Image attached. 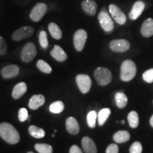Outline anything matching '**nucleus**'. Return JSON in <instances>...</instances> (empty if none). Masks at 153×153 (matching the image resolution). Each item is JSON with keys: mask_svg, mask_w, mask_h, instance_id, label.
<instances>
[{"mask_svg": "<svg viewBox=\"0 0 153 153\" xmlns=\"http://www.w3.org/2000/svg\"><path fill=\"white\" fill-rule=\"evenodd\" d=\"M0 137L7 143L15 145L20 140V135L16 129L8 123H0Z\"/></svg>", "mask_w": 153, "mask_h": 153, "instance_id": "f257e3e1", "label": "nucleus"}, {"mask_svg": "<svg viewBox=\"0 0 153 153\" xmlns=\"http://www.w3.org/2000/svg\"><path fill=\"white\" fill-rule=\"evenodd\" d=\"M137 68L135 62L131 60L123 61L120 67V78L123 82H129L135 77Z\"/></svg>", "mask_w": 153, "mask_h": 153, "instance_id": "f03ea898", "label": "nucleus"}, {"mask_svg": "<svg viewBox=\"0 0 153 153\" xmlns=\"http://www.w3.org/2000/svg\"><path fill=\"white\" fill-rule=\"evenodd\" d=\"M94 77L99 85L106 86L111 82L112 74L108 68H98L94 71Z\"/></svg>", "mask_w": 153, "mask_h": 153, "instance_id": "7ed1b4c3", "label": "nucleus"}, {"mask_svg": "<svg viewBox=\"0 0 153 153\" xmlns=\"http://www.w3.org/2000/svg\"><path fill=\"white\" fill-rule=\"evenodd\" d=\"M98 19L101 28L106 32H111L114 27V24L111 17L106 12V11H101L99 14Z\"/></svg>", "mask_w": 153, "mask_h": 153, "instance_id": "20e7f679", "label": "nucleus"}, {"mask_svg": "<svg viewBox=\"0 0 153 153\" xmlns=\"http://www.w3.org/2000/svg\"><path fill=\"white\" fill-rule=\"evenodd\" d=\"M36 54H37V51L34 44L28 43L23 48L21 57L24 62H30L33 60L34 57L36 56Z\"/></svg>", "mask_w": 153, "mask_h": 153, "instance_id": "39448f33", "label": "nucleus"}, {"mask_svg": "<svg viewBox=\"0 0 153 153\" xmlns=\"http://www.w3.org/2000/svg\"><path fill=\"white\" fill-rule=\"evenodd\" d=\"M87 39V33L83 29L76 30L74 35L73 41L74 48L78 52H81L85 48V45Z\"/></svg>", "mask_w": 153, "mask_h": 153, "instance_id": "423d86ee", "label": "nucleus"}, {"mask_svg": "<svg viewBox=\"0 0 153 153\" xmlns=\"http://www.w3.org/2000/svg\"><path fill=\"white\" fill-rule=\"evenodd\" d=\"M76 82L82 94L89 92L91 87V80L89 76L87 74H78L76 76Z\"/></svg>", "mask_w": 153, "mask_h": 153, "instance_id": "0eeeda50", "label": "nucleus"}, {"mask_svg": "<svg viewBox=\"0 0 153 153\" xmlns=\"http://www.w3.org/2000/svg\"><path fill=\"white\" fill-rule=\"evenodd\" d=\"M130 47H131V44L127 40L125 39L113 40L109 43L110 49L116 53L126 52L128 51Z\"/></svg>", "mask_w": 153, "mask_h": 153, "instance_id": "6e6552de", "label": "nucleus"}, {"mask_svg": "<svg viewBox=\"0 0 153 153\" xmlns=\"http://www.w3.org/2000/svg\"><path fill=\"white\" fill-rule=\"evenodd\" d=\"M47 11V6L43 3H38L33 7L30 14V18L35 22H39Z\"/></svg>", "mask_w": 153, "mask_h": 153, "instance_id": "1a4fd4ad", "label": "nucleus"}, {"mask_svg": "<svg viewBox=\"0 0 153 153\" xmlns=\"http://www.w3.org/2000/svg\"><path fill=\"white\" fill-rule=\"evenodd\" d=\"M109 12L115 22L120 25H123L126 22V16L118 6L115 4H110L108 7Z\"/></svg>", "mask_w": 153, "mask_h": 153, "instance_id": "9d476101", "label": "nucleus"}, {"mask_svg": "<svg viewBox=\"0 0 153 153\" xmlns=\"http://www.w3.org/2000/svg\"><path fill=\"white\" fill-rule=\"evenodd\" d=\"M33 28L30 26H24V27L19 28L13 33L12 38L15 41H22V40L30 37L33 34Z\"/></svg>", "mask_w": 153, "mask_h": 153, "instance_id": "9b49d317", "label": "nucleus"}, {"mask_svg": "<svg viewBox=\"0 0 153 153\" xmlns=\"http://www.w3.org/2000/svg\"><path fill=\"white\" fill-rule=\"evenodd\" d=\"M145 3L142 1H137L134 4L129 13V18L131 20H135L143 14L145 9Z\"/></svg>", "mask_w": 153, "mask_h": 153, "instance_id": "f8f14e48", "label": "nucleus"}, {"mask_svg": "<svg viewBox=\"0 0 153 153\" xmlns=\"http://www.w3.org/2000/svg\"><path fill=\"white\" fill-rule=\"evenodd\" d=\"M19 72V68L17 65H11L6 66L1 70V76L5 79H9L18 75Z\"/></svg>", "mask_w": 153, "mask_h": 153, "instance_id": "ddd939ff", "label": "nucleus"}, {"mask_svg": "<svg viewBox=\"0 0 153 153\" xmlns=\"http://www.w3.org/2000/svg\"><path fill=\"white\" fill-rule=\"evenodd\" d=\"M141 34L145 38H149L153 36V19H147L143 22L140 29Z\"/></svg>", "mask_w": 153, "mask_h": 153, "instance_id": "4468645a", "label": "nucleus"}, {"mask_svg": "<svg viewBox=\"0 0 153 153\" xmlns=\"http://www.w3.org/2000/svg\"><path fill=\"white\" fill-rule=\"evenodd\" d=\"M82 145L85 153H97V148L93 140L89 137H84L82 140Z\"/></svg>", "mask_w": 153, "mask_h": 153, "instance_id": "2eb2a0df", "label": "nucleus"}, {"mask_svg": "<svg viewBox=\"0 0 153 153\" xmlns=\"http://www.w3.org/2000/svg\"><path fill=\"white\" fill-rule=\"evenodd\" d=\"M82 7L85 13L89 16H94L97 9V4L93 0H85L82 3Z\"/></svg>", "mask_w": 153, "mask_h": 153, "instance_id": "dca6fc26", "label": "nucleus"}, {"mask_svg": "<svg viewBox=\"0 0 153 153\" xmlns=\"http://www.w3.org/2000/svg\"><path fill=\"white\" fill-rule=\"evenodd\" d=\"M45 103V97L41 94L33 95L31 97L28 103V107L32 110L38 109V108L43 106Z\"/></svg>", "mask_w": 153, "mask_h": 153, "instance_id": "f3484780", "label": "nucleus"}, {"mask_svg": "<svg viewBox=\"0 0 153 153\" xmlns=\"http://www.w3.org/2000/svg\"><path fill=\"white\" fill-rule=\"evenodd\" d=\"M66 129L72 135H76L79 131V126L74 117H69L66 120Z\"/></svg>", "mask_w": 153, "mask_h": 153, "instance_id": "a211bd4d", "label": "nucleus"}, {"mask_svg": "<svg viewBox=\"0 0 153 153\" xmlns=\"http://www.w3.org/2000/svg\"><path fill=\"white\" fill-rule=\"evenodd\" d=\"M51 54L53 58H55L59 62H64L68 58V55H67L66 53L59 45H55L53 49L51 51Z\"/></svg>", "mask_w": 153, "mask_h": 153, "instance_id": "6ab92c4d", "label": "nucleus"}, {"mask_svg": "<svg viewBox=\"0 0 153 153\" xmlns=\"http://www.w3.org/2000/svg\"><path fill=\"white\" fill-rule=\"evenodd\" d=\"M27 91V85L25 82H20L15 86L12 91V97L14 99H18L22 97Z\"/></svg>", "mask_w": 153, "mask_h": 153, "instance_id": "aec40b11", "label": "nucleus"}, {"mask_svg": "<svg viewBox=\"0 0 153 153\" xmlns=\"http://www.w3.org/2000/svg\"><path fill=\"white\" fill-rule=\"evenodd\" d=\"M113 138L116 143H123L129 140L131 135L127 131H119L114 134Z\"/></svg>", "mask_w": 153, "mask_h": 153, "instance_id": "412c9836", "label": "nucleus"}, {"mask_svg": "<svg viewBox=\"0 0 153 153\" xmlns=\"http://www.w3.org/2000/svg\"><path fill=\"white\" fill-rule=\"evenodd\" d=\"M115 101L116 104L119 108H125L128 104V98L123 92L118 91L115 94Z\"/></svg>", "mask_w": 153, "mask_h": 153, "instance_id": "4be33fe9", "label": "nucleus"}, {"mask_svg": "<svg viewBox=\"0 0 153 153\" xmlns=\"http://www.w3.org/2000/svg\"><path fill=\"white\" fill-rule=\"evenodd\" d=\"M111 110L108 108H104L101 109L99 114H97V118H98V123L100 126L104 125L106 121L108 119L111 115Z\"/></svg>", "mask_w": 153, "mask_h": 153, "instance_id": "5701e85b", "label": "nucleus"}, {"mask_svg": "<svg viewBox=\"0 0 153 153\" xmlns=\"http://www.w3.org/2000/svg\"><path fill=\"white\" fill-rule=\"evenodd\" d=\"M48 30L51 33V36H53V38H54L55 39L60 40L61 39L62 36V30L55 23H51L48 26Z\"/></svg>", "mask_w": 153, "mask_h": 153, "instance_id": "b1692460", "label": "nucleus"}, {"mask_svg": "<svg viewBox=\"0 0 153 153\" xmlns=\"http://www.w3.org/2000/svg\"><path fill=\"white\" fill-rule=\"evenodd\" d=\"M128 120L132 128H136L139 125V116L137 113L135 111L130 112L128 115Z\"/></svg>", "mask_w": 153, "mask_h": 153, "instance_id": "393cba45", "label": "nucleus"}, {"mask_svg": "<svg viewBox=\"0 0 153 153\" xmlns=\"http://www.w3.org/2000/svg\"><path fill=\"white\" fill-rule=\"evenodd\" d=\"M28 132H29L30 135L35 138H42L45 136V134L43 129L36 126H30L28 128Z\"/></svg>", "mask_w": 153, "mask_h": 153, "instance_id": "a878e982", "label": "nucleus"}, {"mask_svg": "<svg viewBox=\"0 0 153 153\" xmlns=\"http://www.w3.org/2000/svg\"><path fill=\"white\" fill-rule=\"evenodd\" d=\"M64 108V104L62 101H57L51 104V106L49 107V110L53 114H60V113L63 111Z\"/></svg>", "mask_w": 153, "mask_h": 153, "instance_id": "bb28decb", "label": "nucleus"}, {"mask_svg": "<svg viewBox=\"0 0 153 153\" xmlns=\"http://www.w3.org/2000/svg\"><path fill=\"white\" fill-rule=\"evenodd\" d=\"M35 149L39 153H53V148L48 144L38 143L35 145Z\"/></svg>", "mask_w": 153, "mask_h": 153, "instance_id": "cd10ccee", "label": "nucleus"}, {"mask_svg": "<svg viewBox=\"0 0 153 153\" xmlns=\"http://www.w3.org/2000/svg\"><path fill=\"white\" fill-rule=\"evenodd\" d=\"M38 68L41 70V72L45 74H50L52 72V68L48 63L43 60H40L37 62Z\"/></svg>", "mask_w": 153, "mask_h": 153, "instance_id": "c85d7f7f", "label": "nucleus"}, {"mask_svg": "<svg viewBox=\"0 0 153 153\" xmlns=\"http://www.w3.org/2000/svg\"><path fill=\"white\" fill-rule=\"evenodd\" d=\"M97 114L95 111H91L90 112H89V114H87V124L89 127L91 128L96 126V122H97Z\"/></svg>", "mask_w": 153, "mask_h": 153, "instance_id": "c756f323", "label": "nucleus"}, {"mask_svg": "<svg viewBox=\"0 0 153 153\" xmlns=\"http://www.w3.org/2000/svg\"><path fill=\"white\" fill-rule=\"evenodd\" d=\"M39 42L41 46L43 48H46L48 45V41L47 33L45 30H41L39 34Z\"/></svg>", "mask_w": 153, "mask_h": 153, "instance_id": "7c9ffc66", "label": "nucleus"}, {"mask_svg": "<svg viewBox=\"0 0 153 153\" xmlns=\"http://www.w3.org/2000/svg\"><path fill=\"white\" fill-rule=\"evenodd\" d=\"M143 79L147 83L153 82V68L149 69L143 74Z\"/></svg>", "mask_w": 153, "mask_h": 153, "instance_id": "2f4dec72", "label": "nucleus"}, {"mask_svg": "<svg viewBox=\"0 0 153 153\" xmlns=\"http://www.w3.org/2000/svg\"><path fill=\"white\" fill-rule=\"evenodd\" d=\"M130 153H142L143 146L140 142H135L131 145L129 150Z\"/></svg>", "mask_w": 153, "mask_h": 153, "instance_id": "473e14b6", "label": "nucleus"}, {"mask_svg": "<svg viewBox=\"0 0 153 153\" xmlns=\"http://www.w3.org/2000/svg\"><path fill=\"white\" fill-rule=\"evenodd\" d=\"M28 118V113L26 108H20L19 111V119L21 122H24Z\"/></svg>", "mask_w": 153, "mask_h": 153, "instance_id": "72a5a7b5", "label": "nucleus"}, {"mask_svg": "<svg viewBox=\"0 0 153 153\" xmlns=\"http://www.w3.org/2000/svg\"><path fill=\"white\" fill-rule=\"evenodd\" d=\"M7 52V45L5 40L0 36V55H5Z\"/></svg>", "mask_w": 153, "mask_h": 153, "instance_id": "f704fd0d", "label": "nucleus"}, {"mask_svg": "<svg viewBox=\"0 0 153 153\" xmlns=\"http://www.w3.org/2000/svg\"><path fill=\"white\" fill-rule=\"evenodd\" d=\"M119 148L116 144H111L106 149V153H118Z\"/></svg>", "mask_w": 153, "mask_h": 153, "instance_id": "c9c22d12", "label": "nucleus"}, {"mask_svg": "<svg viewBox=\"0 0 153 153\" xmlns=\"http://www.w3.org/2000/svg\"><path fill=\"white\" fill-rule=\"evenodd\" d=\"M70 153H83L77 145H72L70 149Z\"/></svg>", "mask_w": 153, "mask_h": 153, "instance_id": "e433bc0d", "label": "nucleus"}, {"mask_svg": "<svg viewBox=\"0 0 153 153\" xmlns=\"http://www.w3.org/2000/svg\"><path fill=\"white\" fill-rule=\"evenodd\" d=\"M150 126H152V127L153 128V115H152V116H151V118H150Z\"/></svg>", "mask_w": 153, "mask_h": 153, "instance_id": "4c0bfd02", "label": "nucleus"}, {"mask_svg": "<svg viewBox=\"0 0 153 153\" xmlns=\"http://www.w3.org/2000/svg\"><path fill=\"white\" fill-rule=\"evenodd\" d=\"M121 123H125V121H124V120H122Z\"/></svg>", "mask_w": 153, "mask_h": 153, "instance_id": "58836bf2", "label": "nucleus"}, {"mask_svg": "<svg viewBox=\"0 0 153 153\" xmlns=\"http://www.w3.org/2000/svg\"><path fill=\"white\" fill-rule=\"evenodd\" d=\"M28 153H33V152H28Z\"/></svg>", "mask_w": 153, "mask_h": 153, "instance_id": "ea45409f", "label": "nucleus"}]
</instances>
